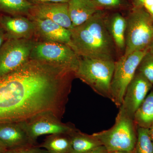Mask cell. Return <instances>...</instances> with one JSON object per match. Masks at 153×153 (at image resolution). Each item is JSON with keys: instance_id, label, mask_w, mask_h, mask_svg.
<instances>
[{"instance_id": "19", "label": "cell", "mask_w": 153, "mask_h": 153, "mask_svg": "<svg viewBox=\"0 0 153 153\" xmlns=\"http://www.w3.org/2000/svg\"><path fill=\"white\" fill-rule=\"evenodd\" d=\"M39 146L44 148L48 153H70V137L66 134L49 135Z\"/></svg>"}, {"instance_id": "16", "label": "cell", "mask_w": 153, "mask_h": 153, "mask_svg": "<svg viewBox=\"0 0 153 153\" xmlns=\"http://www.w3.org/2000/svg\"><path fill=\"white\" fill-rule=\"evenodd\" d=\"M106 23L117 51L124 54L126 47V19L120 13H115L110 16L107 15Z\"/></svg>"}, {"instance_id": "13", "label": "cell", "mask_w": 153, "mask_h": 153, "mask_svg": "<svg viewBox=\"0 0 153 153\" xmlns=\"http://www.w3.org/2000/svg\"><path fill=\"white\" fill-rule=\"evenodd\" d=\"M0 27L4 32L6 40L34 39L35 27L32 20L27 17L1 16Z\"/></svg>"}, {"instance_id": "23", "label": "cell", "mask_w": 153, "mask_h": 153, "mask_svg": "<svg viewBox=\"0 0 153 153\" xmlns=\"http://www.w3.org/2000/svg\"><path fill=\"white\" fill-rule=\"evenodd\" d=\"M100 10L127 8L129 6L127 0H92Z\"/></svg>"}, {"instance_id": "33", "label": "cell", "mask_w": 153, "mask_h": 153, "mask_svg": "<svg viewBox=\"0 0 153 153\" xmlns=\"http://www.w3.org/2000/svg\"><path fill=\"white\" fill-rule=\"evenodd\" d=\"M108 153H133L130 152H125V151H114V152H110Z\"/></svg>"}, {"instance_id": "21", "label": "cell", "mask_w": 153, "mask_h": 153, "mask_svg": "<svg viewBox=\"0 0 153 153\" xmlns=\"http://www.w3.org/2000/svg\"><path fill=\"white\" fill-rule=\"evenodd\" d=\"M136 127L137 141L133 153H153V142L149 128Z\"/></svg>"}, {"instance_id": "28", "label": "cell", "mask_w": 153, "mask_h": 153, "mask_svg": "<svg viewBox=\"0 0 153 153\" xmlns=\"http://www.w3.org/2000/svg\"><path fill=\"white\" fill-rule=\"evenodd\" d=\"M144 0H132L133 7H143V2Z\"/></svg>"}, {"instance_id": "3", "label": "cell", "mask_w": 153, "mask_h": 153, "mask_svg": "<svg viewBox=\"0 0 153 153\" xmlns=\"http://www.w3.org/2000/svg\"><path fill=\"white\" fill-rule=\"evenodd\" d=\"M115 61L79 57L75 77L89 85L97 93L111 99Z\"/></svg>"}, {"instance_id": "1", "label": "cell", "mask_w": 153, "mask_h": 153, "mask_svg": "<svg viewBox=\"0 0 153 153\" xmlns=\"http://www.w3.org/2000/svg\"><path fill=\"white\" fill-rule=\"evenodd\" d=\"M75 72L55 63L30 59L0 76V123L23 122L47 114L61 119Z\"/></svg>"}, {"instance_id": "22", "label": "cell", "mask_w": 153, "mask_h": 153, "mask_svg": "<svg viewBox=\"0 0 153 153\" xmlns=\"http://www.w3.org/2000/svg\"><path fill=\"white\" fill-rule=\"evenodd\" d=\"M137 71L153 85V55L149 51L141 60Z\"/></svg>"}, {"instance_id": "27", "label": "cell", "mask_w": 153, "mask_h": 153, "mask_svg": "<svg viewBox=\"0 0 153 153\" xmlns=\"http://www.w3.org/2000/svg\"><path fill=\"white\" fill-rule=\"evenodd\" d=\"M6 41V38L4 32L2 28L0 27V49Z\"/></svg>"}, {"instance_id": "17", "label": "cell", "mask_w": 153, "mask_h": 153, "mask_svg": "<svg viewBox=\"0 0 153 153\" xmlns=\"http://www.w3.org/2000/svg\"><path fill=\"white\" fill-rule=\"evenodd\" d=\"M69 136L71 142L70 153H88L102 145L92 134H86L76 130Z\"/></svg>"}, {"instance_id": "5", "label": "cell", "mask_w": 153, "mask_h": 153, "mask_svg": "<svg viewBox=\"0 0 153 153\" xmlns=\"http://www.w3.org/2000/svg\"><path fill=\"white\" fill-rule=\"evenodd\" d=\"M136 127L134 119L118 112L111 128L92 135L108 152L114 151L133 152L137 138Z\"/></svg>"}, {"instance_id": "20", "label": "cell", "mask_w": 153, "mask_h": 153, "mask_svg": "<svg viewBox=\"0 0 153 153\" xmlns=\"http://www.w3.org/2000/svg\"><path fill=\"white\" fill-rule=\"evenodd\" d=\"M33 5L27 0H0V11L12 16L28 17Z\"/></svg>"}, {"instance_id": "31", "label": "cell", "mask_w": 153, "mask_h": 153, "mask_svg": "<svg viewBox=\"0 0 153 153\" xmlns=\"http://www.w3.org/2000/svg\"><path fill=\"white\" fill-rule=\"evenodd\" d=\"M149 51L150 52L151 54L153 55V41L149 47Z\"/></svg>"}, {"instance_id": "32", "label": "cell", "mask_w": 153, "mask_h": 153, "mask_svg": "<svg viewBox=\"0 0 153 153\" xmlns=\"http://www.w3.org/2000/svg\"><path fill=\"white\" fill-rule=\"evenodd\" d=\"M7 150L2 145L0 144V153L4 152Z\"/></svg>"}, {"instance_id": "26", "label": "cell", "mask_w": 153, "mask_h": 153, "mask_svg": "<svg viewBox=\"0 0 153 153\" xmlns=\"http://www.w3.org/2000/svg\"><path fill=\"white\" fill-rule=\"evenodd\" d=\"M88 153H108V152L104 146L101 145Z\"/></svg>"}, {"instance_id": "9", "label": "cell", "mask_w": 153, "mask_h": 153, "mask_svg": "<svg viewBox=\"0 0 153 153\" xmlns=\"http://www.w3.org/2000/svg\"><path fill=\"white\" fill-rule=\"evenodd\" d=\"M21 123L29 137L34 142L43 135L69 134L77 130L71 125L63 123L59 118L49 114L40 115Z\"/></svg>"}, {"instance_id": "18", "label": "cell", "mask_w": 153, "mask_h": 153, "mask_svg": "<svg viewBox=\"0 0 153 153\" xmlns=\"http://www.w3.org/2000/svg\"><path fill=\"white\" fill-rule=\"evenodd\" d=\"M134 120L137 127L149 128L153 124V88L135 114Z\"/></svg>"}, {"instance_id": "14", "label": "cell", "mask_w": 153, "mask_h": 153, "mask_svg": "<svg viewBox=\"0 0 153 153\" xmlns=\"http://www.w3.org/2000/svg\"><path fill=\"white\" fill-rule=\"evenodd\" d=\"M0 144L7 150L35 145L22 123H0Z\"/></svg>"}, {"instance_id": "25", "label": "cell", "mask_w": 153, "mask_h": 153, "mask_svg": "<svg viewBox=\"0 0 153 153\" xmlns=\"http://www.w3.org/2000/svg\"><path fill=\"white\" fill-rule=\"evenodd\" d=\"M30 3L34 4L51 3H68L69 0H27Z\"/></svg>"}, {"instance_id": "2", "label": "cell", "mask_w": 153, "mask_h": 153, "mask_svg": "<svg viewBox=\"0 0 153 153\" xmlns=\"http://www.w3.org/2000/svg\"><path fill=\"white\" fill-rule=\"evenodd\" d=\"M106 16L99 10L85 23L70 30V47L79 57L115 61L117 50L107 27Z\"/></svg>"}, {"instance_id": "11", "label": "cell", "mask_w": 153, "mask_h": 153, "mask_svg": "<svg viewBox=\"0 0 153 153\" xmlns=\"http://www.w3.org/2000/svg\"><path fill=\"white\" fill-rule=\"evenodd\" d=\"M32 20L35 27L34 39L36 41L57 42L70 46V30L51 20L27 17Z\"/></svg>"}, {"instance_id": "8", "label": "cell", "mask_w": 153, "mask_h": 153, "mask_svg": "<svg viewBox=\"0 0 153 153\" xmlns=\"http://www.w3.org/2000/svg\"><path fill=\"white\" fill-rule=\"evenodd\" d=\"M36 41L34 39L6 40L0 49V76L27 62Z\"/></svg>"}, {"instance_id": "24", "label": "cell", "mask_w": 153, "mask_h": 153, "mask_svg": "<svg viewBox=\"0 0 153 153\" xmlns=\"http://www.w3.org/2000/svg\"><path fill=\"white\" fill-rule=\"evenodd\" d=\"M3 153H48L46 150L36 145L7 150Z\"/></svg>"}, {"instance_id": "15", "label": "cell", "mask_w": 153, "mask_h": 153, "mask_svg": "<svg viewBox=\"0 0 153 153\" xmlns=\"http://www.w3.org/2000/svg\"><path fill=\"white\" fill-rule=\"evenodd\" d=\"M68 4L73 27L82 25L100 10L92 0H69Z\"/></svg>"}, {"instance_id": "30", "label": "cell", "mask_w": 153, "mask_h": 153, "mask_svg": "<svg viewBox=\"0 0 153 153\" xmlns=\"http://www.w3.org/2000/svg\"><path fill=\"white\" fill-rule=\"evenodd\" d=\"M149 131L150 135V136L151 138H152V140L153 142V124L152 125V126L150 127L149 128Z\"/></svg>"}, {"instance_id": "12", "label": "cell", "mask_w": 153, "mask_h": 153, "mask_svg": "<svg viewBox=\"0 0 153 153\" xmlns=\"http://www.w3.org/2000/svg\"><path fill=\"white\" fill-rule=\"evenodd\" d=\"M48 19L68 30L73 28L68 11V3H51L34 4L28 17Z\"/></svg>"}, {"instance_id": "4", "label": "cell", "mask_w": 153, "mask_h": 153, "mask_svg": "<svg viewBox=\"0 0 153 153\" xmlns=\"http://www.w3.org/2000/svg\"><path fill=\"white\" fill-rule=\"evenodd\" d=\"M126 19L123 55L148 49L153 41V17L144 7H133Z\"/></svg>"}, {"instance_id": "10", "label": "cell", "mask_w": 153, "mask_h": 153, "mask_svg": "<svg viewBox=\"0 0 153 153\" xmlns=\"http://www.w3.org/2000/svg\"><path fill=\"white\" fill-rule=\"evenodd\" d=\"M153 85L143 74L137 71L127 87L119 112L134 119L135 114Z\"/></svg>"}, {"instance_id": "7", "label": "cell", "mask_w": 153, "mask_h": 153, "mask_svg": "<svg viewBox=\"0 0 153 153\" xmlns=\"http://www.w3.org/2000/svg\"><path fill=\"white\" fill-rule=\"evenodd\" d=\"M30 59L55 63L76 71L79 65V57L67 44L36 41Z\"/></svg>"}, {"instance_id": "29", "label": "cell", "mask_w": 153, "mask_h": 153, "mask_svg": "<svg viewBox=\"0 0 153 153\" xmlns=\"http://www.w3.org/2000/svg\"><path fill=\"white\" fill-rule=\"evenodd\" d=\"M153 5V0H144L143 7L145 9H147Z\"/></svg>"}, {"instance_id": "6", "label": "cell", "mask_w": 153, "mask_h": 153, "mask_svg": "<svg viewBox=\"0 0 153 153\" xmlns=\"http://www.w3.org/2000/svg\"><path fill=\"white\" fill-rule=\"evenodd\" d=\"M149 49L137 51L127 56L123 55L115 61L111 85V100L119 108L128 85L135 74L141 60Z\"/></svg>"}]
</instances>
